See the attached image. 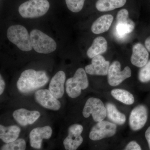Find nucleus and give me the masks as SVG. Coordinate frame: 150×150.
<instances>
[{
    "mask_svg": "<svg viewBox=\"0 0 150 150\" xmlns=\"http://www.w3.org/2000/svg\"><path fill=\"white\" fill-rule=\"evenodd\" d=\"M48 81L45 71L30 69L21 73L17 82V88L21 93L28 94L46 85Z\"/></svg>",
    "mask_w": 150,
    "mask_h": 150,
    "instance_id": "1",
    "label": "nucleus"
},
{
    "mask_svg": "<svg viewBox=\"0 0 150 150\" xmlns=\"http://www.w3.org/2000/svg\"><path fill=\"white\" fill-rule=\"evenodd\" d=\"M85 70L79 68L72 77L69 78L65 83L67 95L72 98H76L80 96L82 91L88 88L89 82Z\"/></svg>",
    "mask_w": 150,
    "mask_h": 150,
    "instance_id": "2",
    "label": "nucleus"
},
{
    "mask_svg": "<svg viewBox=\"0 0 150 150\" xmlns=\"http://www.w3.org/2000/svg\"><path fill=\"white\" fill-rule=\"evenodd\" d=\"M7 37L21 51H29L33 48L30 35L27 30L23 25H16L9 27L7 31Z\"/></svg>",
    "mask_w": 150,
    "mask_h": 150,
    "instance_id": "3",
    "label": "nucleus"
},
{
    "mask_svg": "<svg viewBox=\"0 0 150 150\" xmlns=\"http://www.w3.org/2000/svg\"><path fill=\"white\" fill-rule=\"evenodd\" d=\"M49 8L48 0H29L20 6L18 12L23 18H35L46 14Z\"/></svg>",
    "mask_w": 150,
    "mask_h": 150,
    "instance_id": "4",
    "label": "nucleus"
},
{
    "mask_svg": "<svg viewBox=\"0 0 150 150\" xmlns=\"http://www.w3.org/2000/svg\"><path fill=\"white\" fill-rule=\"evenodd\" d=\"M30 35L33 48L37 53L48 54L56 50L57 44L56 41L39 30H33Z\"/></svg>",
    "mask_w": 150,
    "mask_h": 150,
    "instance_id": "5",
    "label": "nucleus"
},
{
    "mask_svg": "<svg viewBox=\"0 0 150 150\" xmlns=\"http://www.w3.org/2000/svg\"><path fill=\"white\" fill-rule=\"evenodd\" d=\"M82 114L85 118H88L92 115L95 122L96 123L100 122L104 120L107 117L106 107L99 98H89L84 105Z\"/></svg>",
    "mask_w": 150,
    "mask_h": 150,
    "instance_id": "6",
    "label": "nucleus"
},
{
    "mask_svg": "<svg viewBox=\"0 0 150 150\" xmlns=\"http://www.w3.org/2000/svg\"><path fill=\"white\" fill-rule=\"evenodd\" d=\"M117 129V125L115 123L103 120L98 122L91 128L89 137L93 141L110 138L116 134Z\"/></svg>",
    "mask_w": 150,
    "mask_h": 150,
    "instance_id": "7",
    "label": "nucleus"
},
{
    "mask_svg": "<svg viewBox=\"0 0 150 150\" xmlns=\"http://www.w3.org/2000/svg\"><path fill=\"white\" fill-rule=\"evenodd\" d=\"M132 74L131 69L126 67L121 71V63L118 61H114L110 65L107 74L108 82L111 86H117Z\"/></svg>",
    "mask_w": 150,
    "mask_h": 150,
    "instance_id": "8",
    "label": "nucleus"
},
{
    "mask_svg": "<svg viewBox=\"0 0 150 150\" xmlns=\"http://www.w3.org/2000/svg\"><path fill=\"white\" fill-rule=\"evenodd\" d=\"M82 125L79 123L72 124L68 130V136L63 144L66 150H77L83 142L81 134L83 131Z\"/></svg>",
    "mask_w": 150,
    "mask_h": 150,
    "instance_id": "9",
    "label": "nucleus"
},
{
    "mask_svg": "<svg viewBox=\"0 0 150 150\" xmlns=\"http://www.w3.org/2000/svg\"><path fill=\"white\" fill-rule=\"evenodd\" d=\"M148 118L147 108L139 104L134 108L130 112L129 125L132 131H137L142 129L146 125Z\"/></svg>",
    "mask_w": 150,
    "mask_h": 150,
    "instance_id": "10",
    "label": "nucleus"
},
{
    "mask_svg": "<svg viewBox=\"0 0 150 150\" xmlns=\"http://www.w3.org/2000/svg\"><path fill=\"white\" fill-rule=\"evenodd\" d=\"M35 101L46 109L58 111L61 108V102L48 89L38 90L34 93Z\"/></svg>",
    "mask_w": 150,
    "mask_h": 150,
    "instance_id": "11",
    "label": "nucleus"
},
{
    "mask_svg": "<svg viewBox=\"0 0 150 150\" xmlns=\"http://www.w3.org/2000/svg\"><path fill=\"white\" fill-rule=\"evenodd\" d=\"M135 24L129 18V13L127 10L123 9L118 11L116 16L115 30L118 37H125L126 34L133 32L135 28Z\"/></svg>",
    "mask_w": 150,
    "mask_h": 150,
    "instance_id": "12",
    "label": "nucleus"
},
{
    "mask_svg": "<svg viewBox=\"0 0 150 150\" xmlns=\"http://www.w3.org/2000/svg\"><path fill=\"white\" fill-rule=\"evenodd\" d=\"M53 130L51 126H46L34 128L30 131L29 137L31 147L40 149L43 139H48L51 137Z\"/></svg>",
    "mask_w": 150,
    "mask_h": 150,
    "instance_id": "13",
    "label": "nucleus"
},
{
    "mask_svg": "<svg viewBox=\"0 0 150 150\" xmlns=\"http://www.w3.org/2000/svg\"><path fill=\"white\" fill-rule=\"evenodd\" d=\"M110 66L109 62L106 61L101 55H98L92 59L91 64L86 66L85 70L89 75L106 76Z\"/></svg>",
    "mask_w": 150,
    "mask_h": 150,
    "instance_id": "14",
    "label": "nucleus"
},
{
    "mask_svg": "<svg viewBox=\"0 0 150 150\" xmlns=\"http://www.w3.org/2000/svg\"><path fill=\"white\" fill-rule=\"evenodd\" d=\"M40 116V112L37 110H30L23 108L17 109L13 113L14 120L22 126L33 124Z\"/></svg>",
    "mask_w": 150,
    "mask_h": 150,
    "instance_id": "15",
    "label": "nucleus"
},
{
    "mask_svg": "<svg viewBox=\"0 0 150 150\" xmlns=\"http://www.w3.org/2000/svg\"><path fill=\"white\" fill-rule=\"evenodd\" d=\"M66 80L64 72L60 71L53 77L49 83L48 90L58 99L62 98L64 94Z\"/></svg>",
    "mask_w": 150,
    "mask_h": 150,
    "instance_id": "16",
    "label": "nucleus"
},
{
    "mask_svg": "<svg viewBox=\"0 0 150 150\" xmlns=\"http://www.w3.org/2000/svg\"><path fill=\"white\" fill-rule=\"evenodd\" d=\"M149 54L146 48L140 43L133 47L131 58V64L138 68H142L149 62Z\"/></svg>",
    "mask_w": 150,
    "mask_h": 150,
    "instance_id": "17",
    "label": "nucleus"
},
{
    "mask_svg": "<svg viewBox=\"0 0 150 150\" xmlns=\"http://www.w3.org/2000/svg\"><path fill=\"white\" fill-rule=\"evenodd\" d=\"M21 132V129L16 125L6 126L0 125V139L5 144L18 139Z\"/></svg>",
    "mask_w": 150,
    "mask_h": 150,
    "instance_id": "18",
    "label": "nucleus"
},
{
    "mask_svg": "<svg viewBox=\"0 0 150 150\" xmlns=\"http://www.w3.org/2000/svg\"><path fill=\"white\" fill-rule=\"evenodd\" d=\"M113 17L110 14L104 15L95 21L91 27L92 32L99 34L106 32L109 30L113 21Z\"/></svg>",
    "mask_w": 150,
    "mask_h": 150,
    "instance_id": "19",
    "label": "nucleus"
},
{
    "mask_svg": "<svg viewBox=\"0 0 150 150\" xmlns=\"http://www.w3.org/2000/svg\"><path fill=\"white\" fill-rule=\"evenodd\" d=\"M108 43L106 39L102 36L96 38L91 46L87 51V55L90 59L100 55L107 51Z\"/></svg>",
    "mask_w": 150,
    "mask_h": 150,
    "instance_id": "20",
    "label": "nucleus"
},
{
    "mask_svg": "<svg viewBox=\"0 0 150 150\" xmlns=\"http://www.w3.org/2000/svg\"><path fill=\"white\" fill-rule=\"evenodd\" d=\"M105 107L108 118L112 123L120 126L125 124L126 121V115L119 111L115 105L111 103H108Z\"/></svg>",
    "mask_w": 150,
    "mask_h": 150,
    "instance_id": "21",
    "label": "nucleus"
},
{
    "mask_svg": "<svg viewBox=\"0 0 150 150\" xmlns=\"http://www.w3.org/2000/svg\"><path fill=\"white\" fill-rule=\"evenodd\" d=\"M126 2V0H98L96 7L100 12L109 11L122 7Z\"/></svg>",
    "mask_w": 150,
    "mask_h": 150,
    "instance_id": "22",
    "label": "nucleus"
},
{
    "mask_svg": "<svg viewBox=\"0 0 150 150\" xmlns=\"http://www.w3.org/2000/svg\"><path fill=\"white\" fill-rule=\"evenodd\" d=\"M110 94L115 100L126 105H131L135 102V98L133 94L123 89H112L110 92Z\"/></svg>",
    "mask_w": 150,
    "mask_h": 150,
    "instance_id": "23",
    "label": "nucleus"
},
{
    "mask_svg": "<svg viewBox=\"0 0 150 150\" xmlns=\"http://www.w3.org/2000/svg\"><path fill=\"white\" fill-rule=\"evenodd\" d=\"M26 144L23 139H18L11 143L5 144L1 147L0 150H25Z\"/></svg>",
    "mask_w": 150,
    "mask_h": 150,
    "instance_id": "24",
    "label": "nucleus"
},
{
    "mask_svg": "<svg viewBox=\"0 0 150 150\" xmlns=\"http://www.w3.org/2000/svg\"><path fill=\"white\" fill-rule=\"evenodd\" d=\"M68 9L74 13H78L83 8L85 0H65Z\"/></svg>",
    "mask_w": 150,
    "mask_h": 150,
    "instance_id": "25",
    "label": "nucleus"
},
{
    "mask_svg": "<svg viewBox=\"0 0 150 150\" xmlns=\"http://www.w3.org/2000/svg\"><path fill=\"white\" fill-rule=\"evenodd\" d=\"M138 78L142 83H147L150 81V60L144 67L141 68L139 74Z\"/></svg>",
    "mask_w": 150,
    "mask_h": 150,
    "instance_id": "26",
    "label": "nucleus"
},
{
    "mask_svg": "<svg viewBox=\"0 0 150 150\" xmlns=\"http://www.w3.org/2000/svg\"><path fill=\"white\" fill-rule=\"evenodd\" d=\"M124 150H142L139 144L136 141H132L129 142Z\"/></svg>",
    "mask_w": 150,
    "mask_h": 150,
    "instance_id": "27",
    "label": "nucleus"
},
{
    "mask_svg": "<svg viewBox=\"0 0 150 150\" xmlns=\"http://www.w3.org/2000/svg\"><path fill=\"white\" fill-rule=\"evenodd\" d=\"M5 82L2 76L1 75H0V95H1L4 91L5 89Z\"/></svg>",
    "mask_w": 150,
    "mask_h": 150,
    "instance_id": "28",
    "label": "nucleus"
},
{
    "mask_svg": "<svg viewBox=\"0 0 150 150\" xmlns=\"http://www.w3.org/2000/svg\"><path fill=\"white\" fill-rule=\"evenodd\" d=\"M145 137L146 139L148 142V145H149V148L150 150V126L148 127L147 130H146L145 134Z\"/></svg>",
    "mask_w": 150,
    "mask_h": 150,
    "instance_id": "29",
    "label": "nucleus"
},
{
    "mask_svg": "<svg viewBox=\"0 0 150 150\" xmlns=\"http://www.w3.org/2000/svg\"><path fill=\"white\" fill-rule=\"evenodd\" d=\"M146 48L150 52V36L147 38L145 41Z\"/></svg>",
    "mask_w": 150,
    "mask_h": 150,
    "instance_id": "30",
    "label": "nucleus"
}]
</instances>
